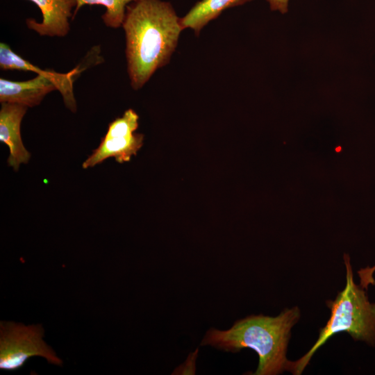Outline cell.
I'll list each match as a JSON object with an SVG mask.
<instances>
[{
    "label": "cell",
    "mask_w": 375,
    "mask_h": 375,
    "mask_svg": "<svg viewBox=\"0 0 375 375\" xmlns=\"http://www.w3.org/2000/svg\"><path fill=\"white\" fill-rule=\"evenodd\" d=\"M122 27L130 84L138 90L169 62L183 30L181 18L169 1L140 0L127 6Z\"/></svg>",
    "instance_id": "1"
},
{
    "label": "cell",
    "mask_w": 375,
    "mask_h": 375,
    "mask_svg": "<svg viewBox=\"0 0 375 375\" xmlns=\"http://www.w3.org/2000/svg\"><path fill=\"white\" fill-rule=\"evenodd\" d=\"M301 316L298 306L284 309L275 317L251 315L236 321L226 331L210 328L201 344L225 351L254 350L259 362L254 375H276L288 370L286 358L292 328Z\"/></svg>",
    "instance_id": "2"
},
{
    "label": "cell",
    "mask_w": 375,
    "mask_h": 375,
    "mask_svg": "<svg viewBox=\"0 0 375 375\" xmlns=\"http://www.w3.org/2000/svg\"><path fill=\"white\" fill-rule=\"evenodd\" d=\"M343 258L346 267L345 287L333 301H326L331 315L319 330L316 342L299 359L290 361L288 372L292 374H301L318 349L340 332H346L354 340L375 347V303L369 301L365 289L355 283L349 256L344 253Z\"/></svg>",
    "instance_id": "3"
},
{
    "label": "cell",
    "mask_w": 375,
    "mask_h": 375,
    "mask_svg": "<svg viewBox=\"0 0 375 375\" xmlns=\"http://www.w3.org/2000/svg\"><path fill=\"white\" fill-rule=\"evenodd\" d=\"M78 74L74 69L69 73H58L47 69L26 81H11L0 78V102L17 103L28 108L39 105L49 93L58 90L67 108L76 111V103L73 93V77Z\"/></svg>",
    "instance_id": "4"
},
{
    "label": "cell",
    "mask_w": 375,
    "mask_h": 375,
    "mask_svg": "<svg viewBox=\"0 0 375 375\" xmlns=\"http://www.w3.org/2000/svg\"><path fill=\"white\" fill-rule=\"evenodd\" d=\"M41 325L25 326L20 323L0 324V368L16 370L27 359L41 356L50 363L61 365L62 360L42 340Z\"/></svg>",
    "instance_id": "5"
},
{
    "label": "cell",
    "mask_w": 375,
    "mask_h": 375,
    "mask_svg": "<svg viewBox=\"0 0 375 375\" xmlns=\"http://www.w3.org/2000/svg\"><path fill=\"white\" fill-rule=\"evenodd\" d=\"M138 121V115L130 108L111 122L99 147L83 162L82 167H92L108 158H114L119 163L129 161L143 145L144 135L135 133Z\"/></svg>",
    "instance_id": "6"
},
{
    "label": "cell",
    "mask_w": 375,
    "mask_h": 375,
    "mask_svg": "<svg viewBox=\"0 0 375 375\" xmlns=\"http://www.w3.org/2000/svg\"><path fill=\"white\" fill-rule=\"evenodd\" d=\"M35 3L42 13V22L26 19L27 27L40 36H66L70 31L69 19H73L76 0H28Z\"/></svg>",
    "instance_id": "7"
},
{
    "label": "cell",
    "mask_w": 375,
    "mask_h": 375,
    "mask_svg": "<svg viewBox=\"0 0 375 375\" xmlns=\"http://www.w3.org/2000/svg\"><path fill=\"white\" fill-rule=\"evenodd\" d=\"M1 104L0 140L9 149L8 165L17 171L21 164L27 163L31 158L23 144L20 131L22 120L28 108L17 103Z\"/></svg>",
    "instance_id": "8"
},
{
    "label": "cell",
    "mask_w": 375,
    "mask_h": 375,
    "mask_svg": "<svg viewBox=\"0 0 375 375\" xmlns=\"http://www.w3.org/2000/svg\"><path fill=\"white\" fill-rule=\"evenodd\" d=\"M253 0H201L181 18L183 29L190 28L198 36L201 31L224 10Z\"/></svg>",
    "instance_id": "9"
},
{
    "label": "cell",
    "mask_w": 375,
    "mask_h": 375,
    "mask_svg": "<svg viewBox=\"0 0 375 375\" xmlns=\"http://www.w3.org/2000/svg\"><path fill=\"white\" fill-rule=\"evenodd\" d=\"M140 0H76L73 19L84 6L99 5L106 8L101 15L103 24L109 28H117L122 26L127 6Z\"/></svg>",
    "instance_id": "10"
},
{
    "label": "cell",
    "mask_w": 375,
    "mask_h": 375,
    "mask_svg": "<svg viewBox=\"0 0 375 375\" xmlns=\"http://www.w3.org/2000/svg\"><path fill=\"white\" fill-rule=\"evenodd\" d=\"M0 68L2 70H19L33 72L38 74L45 73V69L31 64L14 52L6 43H0Z\"/></svg>",
    "instance_id": "11"
},
{
    "label": "cell",
    "mask_w": 375,
    "mask_h": 375,
    "mask_svg": "<svg viewBox=\"0 0 375 375\" xmlns=\"http://www.w3.org/2000/svg\"><path fill=\"white\" fill-rule=\"evenodd\" d=\"M269 8L273 11L285 14L288 11L289 0H267Z\"/></svg>",
    "instance_id": "12"
}]
</instances>
